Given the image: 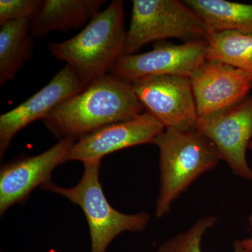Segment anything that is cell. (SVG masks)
<instances>
[{"label": "cell", "mask_w": 252, "mask_h": 252, "mask_svg": "<svg viewBox=\"0 0 252 252\" xmlns=\"http://www.w3.org/2000/svg\"><path fill=\"white\" fill-rule=\"evenodd\" d=\"M70 66L66 64L41 90L23 103L0 116V157L2 158L16 134L86 88Z\"/></svg>", "instance_id": "11"}, {"label": "cell", "mask_w": 252, "mask_h": 252, "mask_svg": "<svg viewBox=\"0 0 252 252\" xmlns=\"http://www.w3.org/2000/svg\"><path fill=\"white\" fill-rule=\"evenodd\" d=\"M144 109L132 81L109 73L60 104L42 122L57 138L76 140L103 126L137 117Z\"/></svg>", "instance_id": "1"}, {"label": "cell", "mask_w": 252, "mask_h": 252, "mask_svg": "<svg viewBox=\"0 0 252 252\" xmlns=\"http://www.w3.org/2000/svg\"><path fill=\"white\" fill-rule=\"evenodd\" d=\"M195 130L213 142L235 175L252 182L246 152L252 141V95L212 114L198 117Z\"/></svg>", "instance_id": "6"}, {"label": "cell", "mask_w": 252, "mask_h": 252, "mask_svg": "<svg viewBox=\"0 0 252 252\" xmlns=\"http://www.w3.org/2000/svg\"><path fill=\"white\" fill-rule=\"evenodd\" d=\"M105 0H43L40 9L31 21L35 38H43L51 32L68 31L86 26Z\"/></svg>", "instance_id": "13"}, {"label": "cell", "mask_w": 252, "mask_h": 252, "mask_svg": "<svg viewBox=\"0 0 252 252\" xmlns=\"http://www.w3.org/2000/svg\"><path fill=\"white\" fill-rule=\"evenodd\" d=\"M217 220L215 216L199 219L189 229L177 233L160 245L156 252H203L204 235L215 225Z\"/></svg>", "instance_id": "17"}, {"label": "cell", "mask_w": 252, "mask_h": 252, "mask_svg": "<svg viewBox=\"0 0 252 252\" xmlns=\"http://www.w3.org/2000/svg\"><path fill=\"white\" fill-rule=\"evenodd\" d=\"M43 0H1L0 25L17 21H31L40 9Z\"/></svg>", "instance_id": "18"}, {"label": "cell", "mask_w": 252, "mask_h": 252, "mask_svg": "<svg viewBox=\"0 0 252 252\" xmlns=\"http://www.w3.org/2000/svg\"><path fill=\"white\" fill-rule=\"evenodd\" d=\"M153 144L159 150L160 189L155 212L160 219L194 181L217 166L220 158L213 142L195 129L165 128Z\"/></svg>", "instance_id": "3"}, {"label": "cell", "mask_w": 252, "mask_h": 252, "mask_svg": "<svg viewBox=\"0 0 252 252\" xmlns=\"http://www.w3.org/2000/svg\"><path fill=\"white\" fill-rule=\"evenodd\" d=\"M31 23L17 20L0 25V84L14 80L33 49Z\"/></svg>", "instance_id": "14"}, {"label": "cell", "mask_w": 252, "mask_h": 252, "mask_svg": "<svg viewBox=\"0 0 252 252\" xmlns=\"http://www.w3.org/2000/svg\"><path fill=\"white\" fill-rule=\"evenodd\" d=\"M165 129L153 116L147 112L142 113L129 120L103 126L75 141L69 152L68 161L102 160L105 156L117 151L153 144Z\"/></svg>", "instance_id": "10"}, {"label": "cell", "mask_w": 252, "mask_h": 252, "mask_svg": "<svg viewBox=\"0 0 252 252\" xmlns=\"http://www.w3.org/2000/svg\"><path fill=\"white\" fill-rule=\"evenodd\" d=\"M124 56L135 54L152 41L175 38L186 42L207 40L206 25L185 1L133 0Z\"/></svg>", "instance_id": "5"}, {"label": "cell", "mask_w": 252, "mask_h": 252, "mask_svg": "<svg viewBox=\"0 0 252 252\" xmlns=\"http://www.w3.org/2000/svg\"><path fill=\"white\" fill-rule=\"evenodd\" d=\"M198 117L219 112L248 96L252 79L240 69L219 61H205L190 78Z\"/></svg>", "instance_id": "12"}, {"label": "cell", "mask_w": 252, "mask_h": 252, "mask_svg": "<svg viewBox=\"0 0 252 252\" xmlns=\"http://www.w3.org/2000/svg\"><path fill=\"white\" fill-rule=\"evenodd\" d=\"M84 173L79 183L64 188L50 182L43 190L62 195L77 205L85 215L91 240V252H106L113 240L126 231H143L151 217L147 212L125 214L109 203L99 182L101 160L83 162Z\"/></svg>", "instance_id": "4"}, {"label": "cell", "mask_w": 252, "mask_h": 252, "mask_svg": "<svg viewBox=\"0 0 252 252\" xmlns=\"http://www.w3.org/2000/svg\"><path fill=\"white\" fill-rule=\"evenodd\" d=\"M132 83L146 112L161 123L165 128L195 129L198 109L189 78L154 75Z\"/></svg>", "instance_id": "7"}, {"label": "cell", "mask_w": 252, "mask_h": 252, "mask_svg": "<svg viewBox=\"0 0 252 252\" xmlns=\"http://www.w3.org/2000/svg\"><path fill=\"white\" fill-rule=\"evenodd\" d=\"M127 31L124 3L114 0L68 40L51 42V55L70 66L86 86L109 74L124 56Z\"/></svg>", "instance_id": "2"}, {"label": "cell", "mask_w": 252, "mask_h": 252, "mask_svg": "<svg viewBox=\"0 0 252 252\" xmlns=\"http://www.w3.org/2000/svg\"><path fill=\"white\" fill-rule=\"evenodd\" d=\"M75 140L62 139L38 155L25 157L1 165L0 170V215L14 205L24 203L32 190L51 182V174L68 161Z\"/></svg>", "instance_id": "9"}, {"label": "cell", "mask_w": 252, "mask_h": 252, "mask_svg": "<svg viewBox=\"0 0 252 252\" xmlns=\"http://www.w3.org/2000/svg\"><path fill=\"white\" fill-rule=\"evenodd\" d=\"M248 149H251V150H252V141L251 142H250ZM248 223L249 228H250V230H252V213L251 214V215H250V218H249Z\"/></svg>", "instance_id": "20"}, {"label": "cell", "mask_w": 252, "mask_h": 252, "mask_svg": "<svg viewBox=\"0 0 252 252\" xmlns=\"http://www.w3.org/2000/svg\"><path fill=\"white\" fill-rule=\"evenodd\" d=\"M233 252H252V237L236 240L233 245Z\"/></svg>", "instance_id": "19"}, {"label": "cell", "mask_w": 252, "mask_h": 252, "mask_svg": "<svg viewBox=\"0 0 252 252\" xmlns=\"http://www.w3.org/2000/svg\"><path fill=\"white\" fill-rule=\"evenodd\" d=\"M206 60L237 68L252 79V34L235 31L215 32L207 38Z\"/></svg>", "instance_id": "16"}, {"label": "cell", "mask_w": 252, "mask_h": 252, "mask_svg": "<svg viewBox=\"0 0 252 252\" xmlns=\"http://www.w3.org/2000/svg\"><path fill=\"white\" fill-rule=\"evenodd\" d=\"M184 1L203 20L209 34L225 31L252 34V4L225 0Z\"/></svg>", "instance_id": "15"}, {"label": "cell", "mask_w": 252, "mask_h": 252, "mask_svg": "<svg viewBox=\"0 0 252 252\" xmlns=\"http://www.w3.org/2000/svg\"><path fill=\"white\" fill-rule=\"evenodd\" d=\"M207 46L205 39L180 45L157 41L148 52L123 56L110 73L130 81L154 75L190 79L206 61Z\"/></svg>", "instance_id": "8"}]
</instances>
